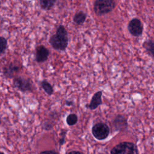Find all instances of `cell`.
<instances>
[{
  "label": "cell",
  "mask_w": 154,
  "mask_h": 154,
  "mask_svg": "<svg viewBox=\"0 0 154 154\" xmlns=\"http://www.w3.org/2000/svg\"><path fill=\"white\" fill-rule=\"evenodd\" d=\"M51 46L55 50L65 51L68 46V33L66 28L63 25H60L56 32L52 35L49 39Z\"/></svg>",
  "instance_id": "obj_1"
},
{
  "label": "cell",
  "mask_w": 154,
  "mask_h": 154,
  "mask_svg": "<svg viewBox=\"0 0 154 154\" xmlns=\"http://www.w3.org/2000/svg\"><path fill=\"white\" fill-rule=\"evenodd\" d=\"M110 154H139L137 146L129 141H122L114 146Z\"/></svg>",
  "instance_id": "obj_2"
},
{
  "label": "cell",
  "mask_w": 154,
  "mask_h": 154,
  "mask_svg": "<svg viewBox=\"0 0 154 154\" xmlns=\"http://www.w3.org/2000/svg\"><path fill=\"white\" fill-rule=\"evenodd\" d=\"M115 7L114 0H96L93 4L94 11L99 16L109 13L113 10Z\"/></svg>",
  "instance_id": "obj_3"
},
{
  "label": "cell",
  "mask_w": 154,
  "mask_h": 154,
  "mask_svg": "<svg viewBox=\"0 0 154 154\" xmlns=\"http://www.w3.org/2000/svg\"><path fill=\"white\" fill-rule=\"evenodd\" d=\"M13 87L23 93L31 92L34 89L32 81L29 78H26L22 76L14 78L13 81Z\"/></svg>",
  "instance_id": "obj_4"
},
{
  "label": "cell",
  "mask_w": 154,
  "mask_h": 154,
  "mask_svg": "<svg viewBox=\"0 0 154 154\" xmlns=\"http://www.w3.org/2000/svg\"><path fill=\"white\" fill-rule=\"evenodd\" d=\"M109 126L105 123L99 122L94 125L91 128V133L93 137L98 140L106 139L109 134Z\"/></svg>",
  "instance_id": "obj_5"
},
{
  "label": "cell",
  "mask_w": 154,
  "mask_h": 154,
  "mask_svg": "<svg viewBox=\"0 0 154 154\" xmlns=\"http://www.w3.org/2000/svg\"><path fill=\"white\" fill-rule=\"evenodd\" d=\"M128 30L135 37L141 35L143 32V25L140 20L137 18L132 19L128 24Z\"/></svg>",
  "instance_id": "obj_6"
},
{
  "label": "cell",
  "mask_w": 154,
  "mask_h": 154,
  "mask_svg": "<svg viewBox=\"0 0 154 154\" xmlns=\"http://www.w3.org/2000/svg\"><path fill=\"white\" fill-rule=\"evenodd\" d=\"M49 55V51L43 45H39L35 48V60L38 63H43L46 61Z\"/></svg>",
  "instance_id": "obj_7"
},
{
  "label": "cell",
  "mask_w": 154,
  "mask_h": 154,
  "mask_svg": "<svg viewBox=\"0 0 154 154\" xmlns=\"http://www.w3.org/2000/svg\"><path fill=\"white\" fill-rule=\"evenodd\" d=\"M112 125L116 131H125L128 127L127 118H126L123 115L119 114L113 120Z\"/></svg>",
  "instance_id": "obj_8"
},
{
  "label": "cell",
  "mask_w": 154,
  "mask_h": 154,
  "mask_svg": "<svg viewBox=\"0 0 154 154\" xmlns=\"http://www.w3.org/2000/svg\"><path fill=\"white\" fill-rule=\"evenodd\" d=\"M20 67L13 63L7 64L5 67H4L2 72L4 76L7 78H12L15 75L19 72Z\"/></svg>",
  "instance_id": "obj_9"
},
{
  "label": "cell",
  "mask_w": 154,
  "mask_h": 154,
  "mask_svg": "<svg viewBox=\"0 0 154 154\" xmlns=\"http://www.w3.org/2000/svg\"><path fill=\"white\" fill-rule=\"evenodd\" d=\"M102 91H98L96 92L92 96L90 102L86 105V107L91 110L96 109L99 106L102 104Z\"/></svg>",
  "instance_id": "obj_10"
},
{
  "label": "cell",
  "mask_w": 154,
  "mask_h": 154,
  "mask_svg": "<svg viewBox=\"0 0 154 154\" xmlns=\"http://www.w3.org/2000/svg\"><path fill=\"white\" fill-rule=\"evenodd\" d=\"M87 17V14L82 11H79L77 12L73 17V21L74 23L78 25H82L85 21Z\"/></svg>",
  "instance_id": "obj_11"
},
{
  "label": "cell",
  "mask_w": 154,
  "mask_h": 154,
  "mask_svg": "<svg viewBox=\"0 0 154 154\" xmlns=\"http://www.w3.org/2000/svg\"><path fill=\"white\" fill-rule=\"evenodd\" d=\"M143 47L145 49L147 54L154 57V41L153 40H147L143 43Z\"/></svg>",
  "instance_id": "obj_12"
},
{
  "label": "cell",
  "mask_w": 154,
  "mask_h": 154,
  "mask_svg": "<svg viewBox=\"0 0 154 154\" xmlns=\"http://www.w3.org/2000/svg\"><path fill=\"white\" fill-rule=\"evenodd\" d=\"M40 7L44 10H51L55 4L57 0H38Z\"/></svg>",
  "instance_id": "obj_13"
},
{
  "label": "cell",
  "mask_w": 154,
  "mask_h": 154,
  "mask_svg": "<svg viewBox=\"0 0 154 154\" xmlns=\"http://www.w3.org/2000/svg\"><path fill=\"white\" fill-rule=\"evenodd\" d=\"M41 87L45 91V92L48 95L51 96L54 93V89L52 85L46 80H43L41 82Z\"/></svg>",
  "instance_id": "obj_14"
},
{
  "label": "cell",
  "mask_w": 154,
  "mask_h": 154,
  "mask_svg": "<svg viewBox=\"0 0 154 154\" xmlns=\"http://www.w3.org/2000/svg\"><path fill=\"white\" fill-rule=\"evenodd\" d=\"M78 116L76 114L72 113L66 117V123L69 126H73L78 122Z\"/></svg>",
  "instance_id": "obj_15"
},
{
  "label": "cell",
  "mask_w": 154,
  "mask_h": 154,
  "mask_svg": "<svg viewBox=\"0 0 154 154\" xmlns=\"http://www.w3.org/2000/svg\"><path fill=\"white\" fill-rule=\"evenodd\" d=\"M7 46V40L2 36H0V55L4 54Z\"/></svg>",
  "instance_id": "obj_16"
},
{
  "label": "cell",
  "mask_w": 154,
  "mask_h": 154,
  "mask_svg": "<svg viewBox=\"0 0 154 154\" xmlns=\"http://www.w3.org/2000/svg\"><path fill=\"white\" fill-rule=\"evenodd\" d=\"M67 130H62L61 133H60V138L58 140V143L60 146H61L62 145H63L65 143V138H66V135L67 134Z\"/></svg>",
  "instance_id": "obj_17"
},
{
  "label": "cell",
  "mask_w": 154,
  "mask_h": 154,
  "mask_svg": "<svg viewBox=\"0 0 154 154\" xmlns=\"http://www.w3.org/2000/svg\"><path fill=\"white\" fill-rule=\"evenodd\" d=\"M38 154H60V153L54 150H48L42 151Z\"/></svg>",
  "instance_id": "obj_18"
},
{
  "label": "cell",
  "mask_w": 154,
  "mask_h": 154,
  "mask_svg": "<svg viewBox=\"0 0 154 154\" xmlns=\"http://www.w3.org/2000/svg\"><path fill=\"white\" fill-rule=\"evenodd\" d=\"M65 105L68 106H72L73 105V102L71 101V100H65Z\"/></svg>",
  "instance_id": "obj_19"
},
{
  "label": "cell",
  "mask_w": 154,
  "mask_h": 154,
  "mask_svg": "<svg viewBox=\"0 0 154 154\" xmlns=\"http://www.w3.org/2000/svg\"><path fill=\"white\" fill-rule=\"evenodd\" d=\"M68 154H84L82 152H80V151H78V150H73V151H71Z\"/></svg>",
  "instance_id": "obj_20"
},
{
  "label": "cell",
  "mask_w": 154,
  "mask_h": 154,
  "mask_svg": "<svg viewBox=\"0 0 154 154\" xmlns=\"http://www.w3.org/2000/svg\"><path fill=\"white\" fill-rule=\"evenodd\" d=\"M0 154H5L3 152H0Z\"/></svg>",
  "instance_id": "obj_21"
},
{
  "label": "cell",
  "mask_w": 154,
  "mask_h": 154,
  "mask_svg": "<svg viewBox=\"0 0 154 154\" xmlns=\"http://www.w3.org/2000/svg\"><path fill=\"white\" fill-rule=\"evenodd\" d=\"M149 1H150V2H154V0H147Z\"/></svg>",
  "instance_id": "obj_22"
}]
</instances>
